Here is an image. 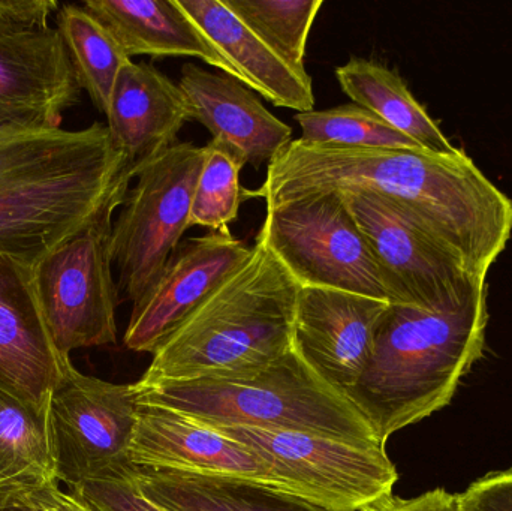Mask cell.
Instances as JSON below:
<instances>
[{"label":"cell","mask_w":512,"mask_h":511,"mask_svg":"<svg viewBox=\"0 0 512 511\" xmlns=\"http://www.w3.org/2000/svg\"><path fill=\"white\" fill-rule=\"evenodd\" d=\"M277 182L285 201L354 191L391 198L480 279H487L512 234L511 198L459 149H352L298 138L280 155Z\"/></svg>","instance_id":"1"},{"label":"cell","mask_w":512,"mask_h":511,"mask_svg":"<svg viewBox=\"0 0 512 511\" xmlns=\"http://www.w3.org/2000/svg\"><path fill=\"white\" fill-rule=\"evenodd\" d=\"M104 123L0 137V255L35 267L113 218L134 179Z\"/></svg>","instance_id":"2"},{"label":"cell","mask_w":512,"mask_h":511,"mask_svg":"<svg viewBox=\"0 0 512 511\" xmlns=\"http://www.w3.org/2000/svg\"><path fill=\"white\" fill-rule=\"evenodd\" d=\"M487 323V287L441 308L388 305L372 359L348 393L384 446L391 435L451 404L483 356Z\"/></svg>","instance_id":"3"},{"label":"cell","mask_w":512,"mask_h":511,"mask_svg":"<svg viewBox=\"0 0 512 511\" xmlns=\"http://www.w3.org/2000/svg\"><path fill=\"white\" fill-rule=\"evenodd\" d=\"M300 285L261 236L252 255L153 354L137 386L254 374L294 348Z\"/></svg>","instance_id":"4"},{"label":"cell","mask_w":512,"mask_h":511,"mask_svg":"<svg viewBox=\"0 0 512 511\" xmlns=\"http://www.w3.org/2000/svg\"><path fill=\"white\" fill-rule=\"evenodd\" d=\"M134 389L138 404L177 411L198 422L312 432L385 447L348 396L316 374L295 348L243 377L149 387L134 383Z\"/></svg>","instance_id":"5"},{"label":"cell","mask_w":512,"mask_h":511,"mask_svg":"<svg viewBox=\"0 0 512 511\" xmlns=\"http://www.w3.org/2000/svg\"><path fill=\"white\" fill-rule=\"evenodd\" d=\"M206 425L248 447L289 495L324 510H366L391 497L399 480L396 465L378 444L286 429Z\"/></svg>","instance_id":"6"},{"label":"cell","mask_w":512,"mask_h":511,"mask_svg":"<svg viewBox=\"0 0 512 511\" xmlns=\"http://www.w3.org/2000/svg\"><path fill=\"white\" fill-rule=\"evenodd\" d=\"M206 146L176 143L137 173L113 222L110 254L117 288L134 305L161 275L189 230Z\"/></svg>","instance_id":"7"},{"label":"cell","mask_w":512,"mask_h":511,"mask_svg":"<svg viewBox=\"0 0 512 511\" xmlns=\"http://www.w3.org/2000/svg\"><path fill=\"white\" fill-rule=\"evenodd\" d=\"M262 237L300 287L388 302L375 254L340 192L265 209Z\"/></svg>","instance_id":"8"},{"label":"cell","mask_w":512,"mask_h":511,"mask_svg":"<svg viewBox=\"0 0 512 511\" xmlns=\"http://www.w3.org/2000/svg\"><path fill=\"white\" fill-rule=\"evenodd\" d=\"M378 261L388 303L454 305L487 287L405 207L375 192H340Z\"/></svg>","instance_id":"9"},{"label":"cell","mask_w":512,"mask_h":511,"mask_svg":"<svg viewBox=\"0 0 512 511\" xmlns=\"http://www.w3.org/2000/svg\"><path fill=\"white\" fill-rule=\"evenodd\" d=\"M113 222L93 225L33 267L45 326L65 359L80 348L116 344L120 293L110 254Z\"/></svg>","instance_id":"10"},{"label":"cell","mask_w":512,"mask_h":511,"mask_svg":"<svg viewBox=\"0 0 512 511\" xmlns=\"http://www.w3.org/2000/svg\"><path fill=\"white\" fill-rule=\"evenodd\" d=\"M48 414L57 483L72 488L128 467L138 419L134 384L89 377L69 363L51 390Z\"/></svg>","instance_id":"11"},{"label":"cell","mask_w":512,"mask_h":511,"mask_svg":"<svg viewBox=\"0 0 512 511\" xmlns=\"http://www.w3.org/2000/svg\"><path fill=\"white\" fill-rule=\"evenodd\" d=\"M252 246L230 228L180 243L152 287L132 305L123 344L155 351L251 258Z\"/></svg>","instance_id":"12"},{"label":"cell","mask_w":512,"mask_h":511,"mask_svg":"<svg viewBox=\"0 0 512 511\" xmlns=\"http://www.w3.org/2000/svg\"><path fill=\"white\" fill-rule=\"evenodd\" d=\"M81 90L56 27L0 18V134L60 129Z\"/></svg>","instance_id":"13"},{"label":"cell","mask_w":512,"mask_h":511,"mask_svg":"<svg viewBox=\"0 0 512 511\" xmlns=\"http://www.w3.org/2000/svg\"><path fill=\"white\" fill-rule=\"evenodd\" d=\"M388 305L346 291L300 287L292 335L295 351L348 396L372 359L376 329Z\"/></svg>","instance_id":"14"},{"label":"cell","mask_w":512,"mask_h":511,"mask_svg":"<svg viewBox=\"0 0 512 511\" xmlns=\"http://www.w3.org/2000/svg\"><path fill=\"white\" fill-rule=\"evenodd\" d=\"M129 464L215 479L240 480L288 494L248 447L177 411L138 404Z\"/></svg>","instance_id":"15"},{"label":"cell","mask_w":512,"mask_h":511,"mask_svg":"<svg viewBox=\"0 0 512 511\" xmlns=\"http://www.w3.org/2000/svg\"><path fill=\"white\" fill-rule=\"evenodd\" d=\"M69 363L51 342L33 267L0 255V384L26 401L47 405Z\"/></svg>","instance_id":"16"},{"label":"cell","mask_w":512,"mask_h":511,"mask_svg":"<svg viewBox=\"0 0 512 511\" xmlns=\"http://www.w3.org/2000/svg\"><path fill=\"white\" fill-rule=\"evenodd\" d=\"M192 120L206 126L240 164L259 170L292 141L291 126L277 119L261 99L236 78L185 63L179 81Z\"/></svg>","instance_id":"17"},{"label":"cell","mask_w":512,"mask_h":511,"mask_svg":"<svg viewBox=\"0 0 512 511\" xmlns=\"http://www.w3.org/2000/svg\"><path fill=\"white\" fill-rule=\"evenodd\" d=\"M192 120L191 105L179 84L152 63L129 62L111 93L107 128L137 176L141 168L179 143L180 129Z\"/></svg>","instance_id":"18"},{"label":"cell","mask_w":512,"mask_h":511,"mask_svg":"<svg viewBox=\"0 0 512 511\" xmlns=\"http://www.w3.org/2000/svg\"><path fill=\"white\" fill-rule=\"evenodd\" d=\"M233 69L234 77L276 107L315 110L312 77L292 69L224 0H177Z\"/></svg>","instance_id":"19"},{"label":"cell","mask_w":512,"mask_h":511,"mask_svg":"<svg viewBox=\"0 0 512 511\" xmlns=\"http://www.w3.org/2000/svg\"><path fill=\"white\" fill-rule=\"evenodd\" d=\"M114 36L126 56L198 57L234 77L218 48L177 0H86L81 3Z\"/></svg>","instance_id":"20"},{"label":"cell","mask_w":512,"mask_h":511,"mask_svg":"<svg viewBox=\"0 0 512 511\" xmlns=\"http://www.w3.org/2000/svg\"><path fill=\"white\" fill-rule=\"evenodd\" d=\"M48 404L0 384V509L57 483Z\"/></svg>","instance_id":"21"},{"label":"cell","mask_w":512,"mask_h":511,"mask_svg":"<svg viewBox=\"0 0 512 511\" xmlns=\"http://www.w3.org/2000/svg\"><path fill=\"white\" fill-rule=\"evenodd\" d=\"M144 497L165 511H328L294 495L240 482L129 467Z\"/></svg>","instance_id":"22"},{"label":"cell","mask_w":512,"mask_h":511,"mask_svg":"<svg viewBox=\"0 0 512 511\" xmlns=\"http://www.w3.org/2000/svg\"><path fill=\"white\" fill-rule=\"evenodd\" d=\"M334 74L343 93L354 104L372 111L427 152H456V147L414 98L405 80L384 63L351 57L345 65L337 66Z\"/></svg>","instance_id":"23"},{"label":"cell","mask_w":512,"mask_h":511,"mask_svg":"<svg viewBox=\"0 0 512 511\" xmlns=\"http://www.w3.org/2000/svg\"><path fill=\"white\" fill-rule=\"evenodd\" d=\"M56 24L81 89L86 90L96 110L107 116L120 69L131 59L107 27L83 5L63 3Z\"/></svg>","instance_id":"24"},{"label":"cell","mask_w":512,"mask_h":511,"mask_svg":"<svg viewBox=\"0 0 512 511\" xmlns=\"http://www.w3.org/2000/svg\"><path fill=\"white\" fill-rule=\"evenodd\" d=\"M292 69L307 74V39L322 0H224Z\"/></svg>","instance_id":"25"},{"label":"cell","mask_w":512,"mask_h":511,"mask_svg":"<svg viewBox=\"0 0 512 511\" xmlns=\"http://www.w3.org/2000/svg\"><path fill=\"white\" fill-rule=\"evenodd\" d=\"M295 120L301 128L300 140L316 146L424 150L411 138L382 122L372 111L354 102L297 113Z\"/></svg>","instance_id":"26"},{"label":"cell","mask_w":512,"mask_h":511,"mask_svg":"<svg viewBox=\"0 0 512 511\" xmlns=\"http://www.w3.org/2000/svg\"><path fill=\"white\" fill-rule=\"evenodd\" d=\"M207 158L192 201L189 228L204 227L209 231L228 228L239 218L243 189L240 171L243 165L222 144L210 140Z\"/></svg>","instance_id":"27"},{"label":"cell","mask_w":512,"mask_h":511,"mask_svg":"<svg viewBox=\"0 0 512 511\" xmlns=\"http://www.w3.org/2000/svg\"><path fill=\"white\" fill-rule=\"evenodd\" d=\"M129 467L131 464L114 476L84 480L69 489L93 511H165L141 494Z\"/></svg>","instance_id":"28"},{"label":"cell","mask_w":512,"mask_h":511,"mask_svg":"<svg viewBox=\"0 0 512 511\" xmlns=\"http://www.w3.org/2000/svg\"><path fill=\"white\" fill-rule=\"evenodd\" d=\"M459 501L462 511H512V467L475 480Z\"/></svg>","instance_id":"29"},{"label":"cell","mask_w":512,"mask_h":511,"mask_svg":"<svg viewBox=\"0 0 512 511\" xmlns=\"http://www.w3.org/2000/svg\"><path fill=\"white\" fill-rule=\"evenodd\" d=\"M363 511H462V507L459 494H450L438 488L408 500L391 495Z\"/></svg>","instance_id":"30"},{"label":"cell","mask_w":512,"mask_h":511,"mask_svg":"<svg viewBox=\"0 0 512 511\" xmlns=\"http://www.w3.org/2000/svg\"><path fill=\"white\" fill-rule=\"evenodd\" d=\"M60 3L54 0H0V18L24 27H50Z\"/></svg>","instance_id":"31"},{"label":"cell","mask_w":512,"mask_h":511,"mask_svg":"<svg viewBox=\"0 0 512 511\" xmlns=\"http://www.w3.org/2000/svg\"><path fill=\"white\" fill-rule=\"evenodd\" d=\"M15 506H23L29 511H93L72 492L59 488V483L47 486L23 498Z\"/></svg>","instance_id":"32"},{"label":"cell","mask_w":512,"mask_h":511,"mask_svg":"<svg viewBox=\"0 0 512 511\" xmlns=\"http://www.w3.org/2000/svg\"><path fill=\"white\" fill-rule=\"evenodd\" d=\"M0 511H29L27 509H24L23 506H9V507H2Z\"/></svg>","instance_id":"33"},{"label":"cell","mask_w":512,"mask_h":511,"mask_svg":"<svg viewBox=\"0 0 512 511\" xmlns=\"http://www.w3.org/2000/svg\"><path fill=\"white\" fill-rule=\"evenodd\" d=\"M2 135H5V134H0V137H2Z\"/></svg>","instance_id":"34"}]
</instances>
